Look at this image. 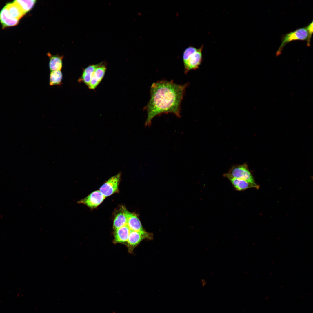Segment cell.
<instances>
[{
	"label": "cell",
	"instance_id": "4fadbf2b",
	"mask_svg": "<svg viewBox=\"0 0 313 313\" xmlns=\"http://www.w3.org/2000/svg\"><path fill=\"white\" fill-rule=\"evenodd\" d=\"M47 54L49 59V65L50 71L61 70L62 67L63 56L58 55H53L49 52Z\"/></svg>",
	"mask_w": 313,
	"mask_h": 313
},
{
	"label": "cell",
	"instance_id": "6da1fadb",
	"mask_svg": "<svg viewBox=\"0 0 313 313\" xmlns=\"http://www.w3.org/2000/svg\"><path fill=\"white\" fill-rule=\"evenodd\" d=\"M188 83L179 85L173 81L154 82L150 87V97L145 107L147 117L145 125L150 126L155 117L172 113L180 117L181 103Z\"/></svg>",
	"mask_w": 313,
	"mask_h": 313
},
{
	"label": "cell",
	"instance_id": "5bb4252c",
	"mask_svg": "<svg viewBox=\"0 0 313 313\" xmlns=\"http://www.w3.org/2000/svg\"><path fill=\"white\" fill-rule=\"evenodd\" d=\"M121 211L118 213L114 218L113 228L114 230L127 225V217L126 209L123 208Z\"/></svg>",
	"mask_w": 313,
	"mask_h": 313
},
{
	"label": "cell",
	"instance_id": "ba28073f",
	"mask_svg": "<svg viewBox=\"0 0 313 313\" xmlns=\"http://www.w3.org/2000/svg\"><path fill=\"white\" fill-rule=\"evenodd\" d=\"M106 70V65L103 62H100L94 72L88 86L89 89L94 90L97 87L103 78Z\"/></svg>",
	"mask_w": 313,
	"mask_h": 313
},
{
	"label": "cell",
	"instance_id": "277c9868",
	"mask_svg": "<svg viewBox=\"0 0 313 313\" xmlns=\"http://www.w3.org/2000/svg\"><path fill=\"white\" fill-rule=\"evenodd\" d=\"M308 36L306 26L299 28L283 35L282 37L281 45L276 52V56H279L281 54L284 47L289 42L298 40L307 41Z\"/></svg>",
	"mask_w": 313,
	"mask_h": 313
},
{
	"label": "cell",
	"instance_id": "e0dca14e",
	"mask_svg": "<svg viewBox=\"0 0 313 313\" xmlns=\"http://www.w3.org/2000/svg\"><path fill=\"white\" fill-rule=\"evenodd\" d=\"M63 78L61 70H57L50 72L49 76V84L50 86L59 85L61 84Z\"/></svg>",
	"mask_w": 313,
	"mask_h": 313
},
{
	"label": "cell",
	"instance_id": "52a82bcc",
	"mask_svg": "<svg viewBox=\"0 0 313 313\" xmlns=\"http://www.w3.org/2000/svg\"><path fill=\"white\" fill-rule=\"evenodd\" d=\"M105 198L100 191L98 190L92 192L85 198L78 201L77 203L84 204L93 209L100 205Z\"/></svg>",
	"mask_w": 313,
	"mask_h": 313
},
{
	"label": "cell",
	"instance_id": "ffe728a7",
	"mask_svg": "<svg viewBox=\"0 0 313 313\" xmlns=\"http://www.w3.org/2000/svg\"><path fill=\"white\" fill-rule=\"evenodd\" d=\"M202 282L203 283V285H205V284H206V282H205V280L204 279H204H202Z\"/></svg>",
	"mask_w": 313,
	"mask_h": 313
},
{
	"label": "cell",
	"instance_id": "ac0fdd59",
	"mask_svg": "<svg viewBox=\"0 0 313 313\" xmlns=\"http://www.w3.org/2000/svg\"><path fill=\"white\" fill-rule=\"evenodd\" d=\"M14 1L19 6L25 14L32 9L35 5L36 1L17 0Z\"/></svg>",
	"mask_w": 313,
	"mask_h": 313
},
{
	"label": "cell",
	"instance_id": "d6986e66",
	"mask_svg": "<svg viewBox=\"0 0 313 313\" xmlns=\"http://www.w3.org/2000/svg\"><path fill=\"white\" fill-rule=\"evenodd\" d=\"M313 21L306 26L307 29L308 33V36L307 40V45L308 46H310L311 37L313 33Z\"/></svg>",
	"mask_w": 313,
	"mask_h": 313
},
{
	"label": "cell",
	"instance_id": "8fae6325",
	"mask_svg": "<svg viewBox=\"0 0 313 313\" xmlns=\"http://www.w3.org/2000/svg\"><path fill=\"white\" fill-rule=\"evenodd\" d=\"M19 20L12 17L5 6L0 12V22L3 28L16 26Z\"/></svg>",
	"mask_w": 313,
	"mask_h": 313
},
{
	"label": "cell",
	"instance_id": "9c48e42d",
	"mask_svg": "<svg viewBox=\"0 0 313 313\" xmlns=\"http://www.w3.org/2000/svg\"><path fill=\"white\" fill-rule=\"evenodd\" d=\"M126 212L127 217V225L130 230L139 232L145 231L136 214L130 212L126 209Z\"/></svg>",
	"mask_w": 313,
	"mask_h": 313
},
{
	"label": "cell",
	"instance_id": "5b68a950",
	"mask_svg": "<svg viewBox=\"0 0 313 313\" xmlns=\"http://www.w3.org/2000/svg\"><path fill=\"white\" fill-rule=\"evenodd\" d=\"M153 238L152 234L145 231L139 232L130 230L125 245L129 252L132 253L134 248L143 240L146 239L151 240Z\"/></svg>",
	"mask_w": 313,
	"mask_h": 313
},
{
	"label": "cell",
	"instance_id": "3957f363",
	"mask_svg": "<svg viewBox=\"0 0 313 313\" xmlns=\"http://www.w3.org/2000/svg\"><path fill=\"white\" fill-rule=\"evenodd\" d=\"M223 176L228 179L235 178L244 180L254 185L255 188L258 189L259 188L245 163L232 166Z\"/></svg>",
	"mask_w": 313,
	"mask_h": 313
},
{
	"label": "cell",
	"instance_id": "8992f818",
	"mask_svg": "<svg viewBox=\"0 0 313 313\" xmlns=\"http://www.w3.org/2000/svg\"><path fill=\"white\" fill-rule=\"evenodd\" d=\"M121 174H118L107 181L100 188L99 191L105 197L118 191Z\"/></svg>",
	"mask_w": 313,
	"mask_h": 313
},
{
	"label": "cell",
	"instance_id": "7c38bea8",
	"mask_svg": "<svg viewBox=\"0 0 313 313\" xmlns=\"http://www.w3.org/2000/svg\"><path fill=\"white\" fill-rule=\"evenodd\" d=\"M100 64V63L89 65L84 69L81 77L78 80V81L82 82L88 86L94 72Z\"/></svg>",
	"mask_w": 313,
	"mask_h": 313
},
{
	"label": "cell",
	"instance_id": "30bf717a",
	"mask_svg": "<svg viewBox=\"0 0 313 313\" xmlns=\"http://www.w3.org/2000/svg\"><path fill=\"white\" fill-rule=\"evenodd\" d=\"M130 229L126 225L114 230L113 243L126 244Z\"/></svg>",
	"mask_w": 313,
	"mask_h": 313
},
{
	"label": "cell",
	"instance_id": "7a4b0ae2",
	"mask_svg": "<svg viewBox=\"0 0 313 313\" xmlns=\"http://www.w3.org/2000/svg\"><path fill=\"white\" fill-rule=\"evenodd\" d=\"M203 47V44L198 48L190 46L185 49L182 56L185 74L199 68L202 60Z\"/></svg>",
	"mask_w": 313,
	"mask_h": 313
},
{
	"label": "cell",
	"instance_id": "9a60e30c",
	"mask_svg": "<svg viewBox=\"0 0 313 313\" xmlns=\"http://www.w3.org/2000/svg\"><path fill=\"white\" fill-rule=\"evenodd\" d=\"M228 179L237 191H241L249 188H255L254 185L244 180L235 178H230Z\"/></svg>",
	"mask_w": 313,
	"mask_h": 313
},
{
	"label": "cell",
	"instance_id": "2e32d148",
	"mask_svg": "<svg viewBox=\"0 0 313 313\" xmlns=\"http://www.w3.org/2000/svg\"><path fill=\"white\" fill-rule=\"evenodd\" d=\"M5 7L10 15L18 20H19L25 14L19 6L14 1L7 4Z\"/></svg>",
	"mask_w": 313,
	"mask_h": 313
}]
</instances>
